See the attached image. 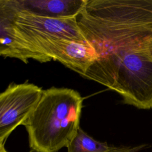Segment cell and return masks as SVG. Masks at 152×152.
<instances>
[{
	"label": "cell",
	"instance_id": "cell-2",
	"mask_svg": "<svg viewBox=\"0 0 152 152\" xmlns=\"http://www.w3.org/2000/svg\"><path fill=\"white\" fill-rule=\"evenodd\" d=\"M83 102L80 94L71 88L43 90L24 124L29 152H58L67 147L80 128Z\"/></svg>",
	"mask_w": 152,
	"mask_h": 152
},
{
	"label": "cell",
	"instance_id": "cell-5",
	"mask_svg": "<svg viewBox=\"0 0 152 152\" xmlns=\"http://www.w3.org/2000/svg\"><path fill=\"white\" fill-rule=\"evenodd\" d=\"M31 52L33 59L44 63L57 61L83 77L96 62L99 55L88 42L50 39L34 45Z\"/></svg>",
	"mask_w": 152,
	"mask_h": 152
},
{
	"label": "cell",
	"instance_id": "cell-6",
	"mask_svg": "<svg viewBox=\"0 0 152 152\" xmlns=\"http://www.w3.org/2000/svg\"><path fill=\"white\" fill-rule=\"evenodd\" d=\"M87 0H0L17 11L53 18H77Z\"/></svg>",
	"mask_w": 152,
	"mask_h": 152
},
{
	"label": "cell",
	"instance_id": "cell-1",
	"mask_svg": "<svg viewBox=\"0 0 152 152\" xmlns=\"http://www.w3.org/2000/svg\"><path fill=\"white\" fill-rule=\"evenodd\" d=\"M148 38H131L107 47L83 77L116 92L125 104L152 109V55L144 45Z\"/></svg>",
	"mask_w": 152,
	"mask_h": 152
},
{
	"label": "cell",
	"instance_id": "cell-3",
	"mask_svg": "<svg viewBox=\"0 0 152 152\" xmlns=\"http://www.w3.org/2000/svg\"><path fill=\"white\" fill-rule=\"evenodd\" d=\"M0 54L25 64L31 47L41 41L64 39L87 41L77 18H53L14 11L0 3Z\"/></svg>",
	"mask_w": 152,
	"mask_h": 152
},
{
	"label": "cell",
	"instance_id": "cell-4",
	"mask_svg": "<svg viewBox=\"0 0 152 152\" xmlns=\"http://www.w3.org/2000/svg\"><path fill=\"white\" fill-rule=\"evenodd\" d=\"M43 90L33 83H11L0 94V145L25 122L38 103Z\"/></svg>",
	"mask_w": 152,
	"mask_h": 152
},
{
	"label": "cell",
	"instance_id": "cell-8",
	"mask_svg": "<svg viewBox=\"0 0 152 152\" xmlns=\"http://www.w3.org/2000/svg\"><path fill=\"white\" fill-rule=\"evenodd\" d=\"M145 144H141L137 146H109L106 152H138L145 148Z\"/></svg>",
	"mask_w": 152,
	"mask_h": 152
},
{
	"label": "cell",
	"instance_id": "cell-9",
	"mask_svg": "<svg viewBox=\"0 0 152 152\" xmlns=\"http://www.w3.org/2000/svg\"><path fill=\"white\" fill-rule=\"evenodd\" d=\"M144 45L145 47L147 49V50L149 51L150 54L152 55V37L147 39L144 42Z\"/></svg>",
	"mask_w": 152,
	"mask_h": 152
},
{
	"label": "cell",
	"instance_id": "cell-7",
	"mask_svg": "<svg viewBox=\"0 0 152 152\" xmlns=\"http://www.w3.org/2000/svg\"><path fill=\"white\" fill-rule=\"evenodd\" d=\"M109 146L106 142L96 140L80 128L67 149L68 152H106Z\"/></svg>",
	"mask_w": 152,
	"mask_h": 152
},
{
	"label": "cell",
	"instance_id": "cell-10",
	"mask_svg": "<svg viewBox=\"0 0 152 152\" xmlns=\"http://www.w3.org/2000/svg\"><path fill=\"white\" fill-rule=\"evenodd\" d=\"M0 152H8L5 147V145H0Z\"/></svg>",
	"mask_w": 152,
	"mask_h": 152
}]
</instances>
